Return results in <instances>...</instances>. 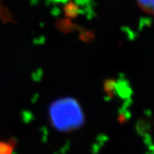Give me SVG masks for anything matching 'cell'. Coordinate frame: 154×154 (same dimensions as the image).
<instances>
[{"mask_svg":"<svg viewBox=\"0 0 154 154\" xmlns=\"http://www.w3.org/2000/svg\"><path fill=\"white\" fill-rule=\"evenodd\" d=\"M53 125L61 131L78 128L84 123V114L79 103L72 99L55 101L50 108Z\"/></svg>","mask_w":154,"mask_h":154,"instance_id":"cell-1","label":"cell"},{"mask_svg":"<svg viewBox=\"0 0 154 154\" xmlns=\"http://www.w3.org/2000/svg\"><path fill=\"white\" fill-rule=\"evenodd\" d=\"M139 7L147 14H153V0H137Z\"/></svg>","mask_w":154,"mask_h":154,"instance_id":"cell-2","label":"cell"},{"mask_svg":"<svg viewBox=\"0 0 154 154\" xmlns=\"http://www.w3.org/2000/svg\"><path fill=\"white\" fill-rule=\"evenodd\" d=\"M65 13L68 17H74L78 14V6L73 2H69L65 6Z\"/></svg>","mask_w":154,"mask_h":154,"instance_id":"cell-3","label":"cell"},{"mask_svg":"<svg viewBox=\"0 0 154 154\" xmlns=\"http://www.w3.org/2000/svg\"><path fill=\"white\" fill-rule=\"evenodd\" d=\"M14 146L11 143L0 142V154H11Z\"/></svg>","mask_w":154,"mask_h":154,"instance_id":"cell-4","label":"cell"}]
</instances>
